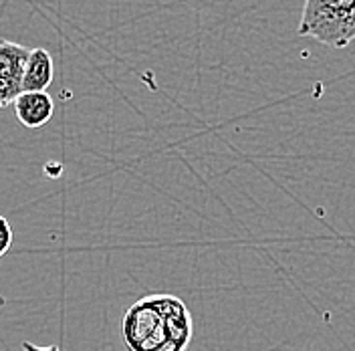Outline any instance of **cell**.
Instances as JSON below:
<instances>
[{"mask_svg": "<svg viewBox=\"0 0 355 351\" xmlns=\"http://www.w3.org/2000/svg\"><path fill=\"white\" fill-rule=\"evenodd\" d=\"M121 333L128 351H186L194 323L182 299L150 295L125 311Z\"/></svg>", "mask_w": 355, "mask_h": 351, "instance_id": "1", "label": "cell"}, {"mask_svg": "<svg viewBox=\"0 0 355 351\" xmlns=\"http://www.w3.org/2000/svg\"><path fill=\"white\" fill-rule=\"evenodd\" d=\"M297 33L333 49L355 41V0H305Z\"/></svg>", "mask_w": 355, "mask_h": 351, "instance_id": "2", "label": "cell"}, {"mask_svg": "<svg viewBox=\"0 0 355 351\" xmlns=\"http://www.w3.org/2000/svg\"><path fill=\"white\" fill-rule=\"evenodd\" d=\"M15 115L24 128L37 130L51 121L55 113V101L46 91H22L12 101Z\"/></svg>", "mask_w": 355, "mask_h": 351, "instance_id": "3", "label": "cell"}, {"mask_svg": "<svg viewBox=\"0 0 355 351\" xmlns=\"http://www.w3.org/2000/svg\"><path fill=\"white\" fill-rule=\"evenodd\" d=\"M55 77L53 57L44 49H31V55L26 59L24 73H22V91H46Z\"/></svg>", "mask_w": 355, "mask_h": 351, "instance_id": "4", "label": "cell"}, {"mask_svg": "<svg viewBox=\"0 0 355 351\" xmlns=\"http://www.w3.org/2000/svg\"><path fill=\"white\" fill-rule=\"evenodd\" d=\"M28 55L31 49L8 39H0V81L21 89L22 73Z\"/></svg>", "mask_w": 355, "mask_h": 351, "instance_id": "5", "label": "cell"}, {"mask_svg": "<svg viewBox=\"0 0 355 351\" xmlns=\"http://www.w3.org/2000/svg\"><path fill=\"white\" fill-rule=\"evenodd\" d=\"M10 246H12V228H10V222L4 219V216H0V257H4Z\"/></svg>", "mask_w": 355, "mask_h": 351, "instance_id": "6", "label": "cell"}, {"mask_svg": "<svg viewBox=\"0 0 355 351\" xmlns=\"http://www.w3.org/2000/svg\"><path fill=\"white\" fill-rule=\"evenodd\" d=\"M22 350L24 351H61L57 345H49V348H41V345H33L31 341H22Z\"/></svg>", "mask_w": 355, "mask_h": 351, "instance_id": "7", "label": "cell"}]
</instances>
